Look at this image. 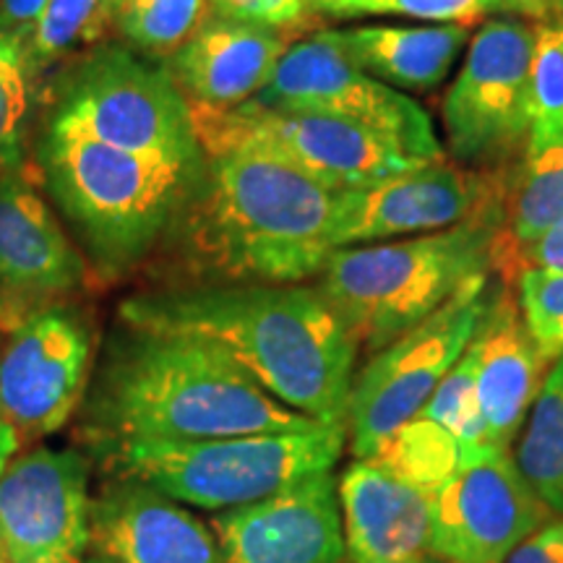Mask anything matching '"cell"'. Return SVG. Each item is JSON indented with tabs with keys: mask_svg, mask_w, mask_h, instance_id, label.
<instances>
[{
	"mask_svg": "<svg viewBox=\"0 0 563 563\" xmlns=\"http://www.w3.org/2000/svg\"><path fill=\"white\" fill-rule=\"evenodd\" d=\"M121 319L220 344L282 405L321 426H347L361 347L316 287H165L125 300Z\"/></svg>",
	"mask_w": 563,
	"mask_h": 563,
	"instance_id": "1",
	"label": "cell"
},
{
	"mask_svg": "<svg viewBox=\"0 0 563 563\" xmlns=\"http://www.w3.org/2000/svg\"><path fill=\"white\" fill-rule=\"evenodd\" d=\"M129 327L112 344L87 418L104 446L207 441L319 428L282 405L220 344L173 329Z\"/></svg>",
	"mask_w": 563,
	"mask_h": 563,
	"instance_id": "2",
	"label": "cell"
},
{
	"mask_svg": "<svg viewBox=\"0 0 563 563\" xmlns=\"http://www.w3.org/2000/svg\"><path fill=\"white\" fill-rule=\"evenodd\" d=\"M336 191L253 150L207 154L203 178L175 222L199 285H298L334 249Z\"/></svg>",
	"mask_w": 563,
	"mask_h": 563,
	"instance_id": "3",
	"label": "cell"
},
{
	"mask_svg": "<svg viewBox=\"0 0 563 563\" xmlns=\"http://www.w3.org/2000/svg\"><path fill=\"white\" fill-rule=\"evenodd\" d=\"M40 167L102 274L123 277L165 243L203 178V167L45 131Z\"/></svg>",
	"mask_w": 563,
	"mask_h": 563,
	"instance_id": "4",
	"label": "cell"
},
{
	"mask_svg": "<svg viewBox=\"0 0 563 563\" xmlns=\"http://www.w3.org/2000/svg\"><path fill=\"white\" fill-rule=\"evenodd\" d=\"M501 217L504 199L431 235L344 245L327 258L316 290L373 355L439 311L470 277L490 272Z\"/></svg>",
	"mask_w": 563,
	"mask_h": 563,
	"instance_id": "5",
	"label": "cell"
},
{
	"mask_svg": "<svg viewBox=\"0 0 563 563\" xmlns=\"http://www.w3.org/2000/svg\"><path fill=\"white\" fill-rule=\"evenodd\" d=\"M347 426L295 433H256L207 441H133L108 446L125 481L159 490L183 506L228 511L249 506L302 477L334 470Z\"/></svg>",
	"mask_w": 563,
	"mask_h": 563,
	"instance_id": "6",
	"label": "cell"
},
{
	"mask_svg": "<svg viewBox=\"0 0 563 563\" xmlns=\"http://www.w3.org/2000/svg\"><path fill=\"white\" fill-rule=\"evenodd\" d=\"M47 131L191 165L207 162L191 104L170 70L136 58L125 47H102L70 70Z\"/></svg>",
	"mask_w": 563,
	"mask_h": 563,
	"instance_id": "7",
	"label": "cell"
},
{
	"mask_svg": "<svg viewBox=\"0 0 563 563\" xmlns=\"http://www.w3.org/2000/svg\"><path fill=\"white\" fill-rule=\"evenodd\" d=\"M490 298L488 272L475 274L439 311L373 352L355 376L347 410L355 460H371L399 426L418 418L441 378L470 347Z\"/></svg>",
	"mask_w": 563,
	"mask_h": 563,
	"instance_id": "8",
	"label": "cell"
},
{
	"mask_svg": "<svg viewBox=\"0 0 563 563\" xmlns=\"http://www.w3.org/2000/svg\"><path fill=\"white\" fill-rule=\"evenodd\" d=\"M191 121L203 154L222 150L269 154L332 191L365 188L422 162L363 125L316 112L277 110L256 102L230 110L191 104Z\"/></svg>",
	"mask_w": 563,
	"mask_h": 563,
	"instance_id": "9",
	"label": "cell"
},
{
	"mask_svg": "<svg viewBox=\"0 0 563 563\" xmlns=\"http://www.w3.org/2000/svg\"><path fill=\"white\" fill-rule=\"evenodd\" d=\"M251 102L340 118L389 139L415 159H443L426 108L405 91L391 89L357 68L334 30L292 42L274 68L269 84Z\"/></svg>",
	"mask_w": 563,
	"mask_h": 563,
	"instance_id": "10",
	"label": "cell"
},
{
	"mask_svg": "<svg viewBox=\"0 0 563 563\" xmlns=\"http://www.w3.org/2000/svg\"><path fill=\"white\" fill-rule=\"evenodd\" d=\"M534 26L488 19L467 42L460 74L441 102L446 146L464 165H496L530 141Z\"/></svg>",
	"mask_w": 563,
	"mask_h": 563,
	"instance_id": "11",
	"label": "cell"
},
{
	"mask_svg": "<svg viewBox=\"0 0 563 563\" xmlns=\"http://www.w3.org/2000/svg\"><path fill=\"white\" fill-rule=\"evenodd\" d=\"M509 173L446 159L420 162L365 188L336 191L334 249L431 235L504 199Z\"/></svg>",
	"mask_w": 563,
	"mask_h": 563,
	"instance_id": "12",
	"label": "cell"
},
{
	"mask_svg": "<svg viewBox=\"0 0 563 563\" xmlns=\"http://www.w3.org/2000/svg\"><path fill=\"white\" fill-rule=\"evenodd\" d=\"M553 514L519 473L511 449L464 456L456 475L431 498V548L443 563H504Z\"/></svg>",
	"mask_w": 563,
	"mask_h": 563,
	"instance_id": "13",
	"label": "cell"
},
{
	"mask_svg": "<svg viewBox=\"0 0 563 563\" xmlns=\"http://www.w3.org/2000/svg\"><path fill=\"white\" fill-rule=\"evenodd\" d=\"M0 344V412L19 435L60 431L79 407L91 365V329L79 308L32 313Z\"/></svg>",
	"mask_w": 563,
	"mask_h": 563,
	"instance_id": "14",
	"label": "cell"
},
{
	"mask_svg": "<svg viewBox=\"0 0 563 563\" xmlns=\"http://www.w3.org/2000/svg\"><path fill=\"white\" fill-rule=\"evenodd\" d=\"M91 545L89 464L40 446L0 473V548L9 563H84Z\"/></svg>",
	"mask_w": 563,
	"mask_h": 563,
	"instance_id": "15",
	"label": "cell"
},
{
	"mask_svg": "<svg viewBox=\"0 0 563 563\" xmlns=\"http://www.w3.org/2000/svg\"><path fill=\"white\" fill-rule=\"evenodd\" d=\"M84 258L24 173H0V329L63 302L84 285Z\"/></svg>",
	"mask_w": 563,
	"mask_h": 563,
	"instance_id": "16",
	"label": "cell"
},
{
	"mask_svg": "<svg viewBox=\"0 0 563 563\" xmlns=\"http://www.w3.org/2000/svg\"><path fill=\"white\" fill-rule=\"evenodd\" d=\"M224 563H347L340 490L332 470L308 475L264 501L211 519Z\"/></svg>",
	"mask_w": 563,
	"mask_h": 563,
	"instance_id": "17",
	"label": "cell"
},
{
	"mask_svg": "<svg viewBox=\"0 0 563 563\" xmlns=\"http://www.w3.org/2000/svg\"><path fill=\"white\" fill-rule=\"evenodd\" d=\"M91 545L115 563H224L214 532L201 519L125 477L91 501Z\"/></svg>",
	"mask_w": 563,
	"mask_h": 563,
	"instance_id": "18",
	"label": "cell"
},
{
	"mask_svg": "<svg viewBox=\"0 0 563 563\" xmlns=\"http://www.w3.org/2000/svg\"><path fill=\"white\" fill-rule=\"evenodd\" d=\"M290 32L214 13L170 58V76L188 104L230 110L269 84Z\"/></svg>",
	"mask_w": 563,
	"mask_h": 563,
	"instance_id": "19",
	"label": "cell"
},
{
	"mask_svg": "<svg viewBox=\"0 0 563 563\" xmlns=\"http://www.w3.org/2000/svg\"><path fill=\"white\" fill-rule=\"evenodd\" d=\"M470 347L475 355L477 399L488 428V443L511 449L543 386L548 363L527 332L517 295L509 285L493 292Z\"/></svg>",
	"mask_w": 563,
	"mask_h": 563,
	"instance_id": "20",
	"label": "cell"
},
{
	"mask_svg": "<svg viewBox=\"0 0 563 563\" xmlns=\"http://www.w3.org/2000/svg\"><path fill=\"white\" fill-rule=\"evenodd\" d=\"M344 543L352 563H407L431 548V496L371 460H355L340 481Z\"/></svg>",
	"mask_w": 563,
	"mask_h": 563,
	"instance_id": "21",
	"label": "cell"
},
{
	"mask_svg": "<svg viewBox=\"0 0 563 563\" xmlns=\"http://www.w3.org/2000/svg\"><path fill=\"white\" fill-rule=\"evenodd\" d=\"M334 34L357 68L405 95L439 89L470 42L460 24H361Z\"/></svg>",
	"mask_w": 563,
	"mask_h": 563,
	"instance_id": "22",
	"label": "cell"
},
{
	"mask_svg": "<svg viewBox=\"0 0 563 563\" xmlns=\"http://www.w3.org/2000/svg\"><path fill=\"white\" fill-rule=\"evenodd\" d=\"M563 222V136L538 150H527L525 165L509 175L504 191V217L493 241L490 269L501 272L525 245Z\"/></svg>",
	"mask_w": 563,
	"mask_h": 563,
	"instance_id": "23",
	"label": "cell"
},
{
	"mask_svg": "<svg viewBox=\"0 0 563 563\" xmlns=\"http://www.w3.org/2000/svg\"><path fill=\"white\" fill-rule=\"evenodd\" d=\"M519 473L553 517H563V357L545 373L540 394L517 435Z\"/></svg>",
	"mask_w": 563,
	"mask_h": 563,
	"instance_id": "24",
	"label": "cell"
},
{
	"mask_svg": "<svg viewBox=\"0 0 563 563\" xmlns=\"http://www.w3.org/2000/svg\"><path fill=\"white\" fill-rule=\"evenodd\" d=\"M464 456V446L446 428L418 415L399 426L371 462L433 498L456 475Z\"/></svg>",
	"mask_w": 563,
	"mask_h": 563,
	"instance_id": "25",
	"label": "cell"
},
{
	"mask_svg": "<svg viewBox=\"0 0 563 563\" xmlns=\"http://www.w3.org/2000/svg\"><path fill=\"white\" fill-rule=\"evenodd\" d=\"M40 74L26 34L0 26V173L19 170L24 159Z\"/></svg>",
	"mask_w": 563,
	"mask_h": 563,
	"instance_id": "26",
	"label": "cell"
},
{
	"mask_svg": "<svg viewBox=\"0 0 563 563\" xmlns=\"http://www.w3.org/2000/svg\"><path fill=\"white\" fill-rule=\"evenodd\" d=\"M209 19V0H115L112 24L133 51L173 58Z\"/></svg>",
	"mask_w": 563,
	"mask_h": 563,
	"instance_id": "27",
	"label": "cell"
},
{
	"mask_svg": "<svg viewBox=\"0 0 563 563\" xmlns=\"http://www.w3.org/2000/svg\"><path fill=\"white\" fill-rule=\"evenodd\" d=\"M563 136V16L534 26L530 63V141L538 150Z\"/></svg>",
	"mask_w": 563,
	"mask_h": 563,
	"instance_id": "28",
	"label": "cell"
},
{
	"mask_svg": "<svg viewBox=\"0 0 563 563\" xmlns=\"http://www.w3.org/2000/svg\"><path fill=\"white\" fill-rule=\"evenodd\" d=\"M112 11L115 0H47L26 34V45L40 70L100 37L112 21Z\"/></svg>",
	"mask_w": 563,
	"mask_h": 563,
	"instance_id": "29",
	"label": "cell"
},
{
	"mask_svg": "<svg viewBox=\"0 0 563 563\" xmlns=\"http://www.w3.org/2000/svg\"><path fill=\"white\" fill-rule=\"evenodd\" d=\"M420 418H428L446 428L467 454L488 446V428H485L481 399H477L473 347L464 350L454 368L441 378L431 399L420 410Z\"/></svg>",
	"mask_w": 563,
	"mask_h": 563,
	"instance_id": "30",
	"label": "cell"
},
{
	"mask_svg": "<svg viewBox=\"0 0 563 563\" xmlns=\"http://www.w3.org/2000/svg\"><path fill=\"white\" fill-rule=\"evenodd\" d=\"M511 285L527 332L543 361L555 363L563 357V272L532 266L519 272Z\"/></svg>",
	"mask_w": 563,
	"mask_h": 563,
	"instance_id": "31",
	"label": "cell"
},
{
	"mask_svg": "<svg viewBox=\"0 0 563 563\" xmlns=\"http://www.w3.org/2000/svg\"><path fill=\"white\" fill-rule=\"evenodd\" d=\"M496 11V0H363L361 16H407L428 24L473 26Z\"/></svg>",
	"mask_w": 563,
	"mask_h": 563,
	"instance_id": "32",
	"label": "cell"
},
{
	"mask_svg": "<svg viewBox=\"0 0 563 563\" xmlns=\"http://www.w3.org/2000/svg\"><path fill=\"white\" fill-rule=\"evenodd\" d=\"M209 5L220 16L287 32L295 30L302 21V13H306L302 0H209Z\"/></svg>",
	"mask_w": 563,
	"mask_h": 563,
	"instance_id": "33",
	"label": "cell"
},
{
	"mask_svg": "<svg viewBox=\"0 0 563 563\" xmlns=\"http://www.w3.org/2000/svg\"><path fill=\"white\" fill-rule=\"evenodd\" d=\"M532 266H540V269H559L563 272V222L555 224L545 232L543 238L519 249L509 258V264L504 266L501 274L506 285H511L514 277H517L522 269H532Z\"/></svg>",
	"mask_w": 563,
	"mask_h": 563,
	"instance_id": "34",
	"label": "cell"
},
{
	"mask_svg": "<svg viewBox=\"0 0 563 563\" xmlns=\"http://www.w3.org/2000/svg\"><path fill=\"white\" fill-rule=\"evenodd\" d=\"M504 563H563V517L548 519Z\"/></svg>",
	"mask_w": 563,
	"mask_h": 563,
	"instance_id": "35",
	"label": "cell"
},
{
	"mask_svg": "<svg viewBox=\"0 0 563 563\" xmlns=\"http://www.w3.org/2000/svg\"><path fill=\"white\" fill-rule=\"evenodd\" d=\"M45 3L47 0H0V26L19 34H30Z\"/></svg>",
	"mask_w": 563,
	"mask_h": 563,
	"instance_id": "36",
	"label": "cell"
},
{
	"mask_svg": "<svg viewBox=\"0 0 563 563\" xmlns=\"http://www.w3.org/2000/svg\"><path fill=\"white\" fill-rule=\"evenodd\" d=\"M496 11L506 13V16H525L534 21L555 16L551 0H496Z\"/></svg>",
	"mask_w": 563,
	"mask_h": 563,
	"instance_id": "37",
	"label": "cell"
},
{
	"mask_svg": "<svg viewBox=\"0 0 563 563\" xmlns=\"http://www.w3.org/2000/svg\"><path fill=\"white\" fill-rule=\"evenodd\" d=\"M363 0H302L306 9L319 13H332V16H361Z\"/></svg>",
	"mask_w": 563,
	"mask_h": 563,
	"instance_id": "38",
	"label": "cell"
},
{
	"mask_svg": "<svg viewBox=\"0 0 563 563\" xmlns=\"http://www.w3.org/2000/svg\"><path fill=\"white\" fill-rule=\"evenodd\" d=\"M16 449H19V433L13 431L11 422L3 418V412H0V473L9 467L11 456L16 454Z\"/></svg>",
	"mask_w": 563,
	"mask_h": 563,
	"instance_id": "39",
	"label": "cell"
},
{
	"mask_svg": "<svg viewBox=\"0 0 563 563\" xmlns=\"http://www.w3.org/2000/svg\"><path fill=\"white\" fill-rule=\"evenodd\" d=\"M407 563H443L441 559H435V555H420V559H415V561H407Z\"/></svg>",
	"mask_w": 563,
	"mask_h": 563,
	"instance_id": "40",
	"label": "cell"
},
{
	"mask_svg": "<svg viewBox=\"0 0 563 563\" xmlns=\"http://www.w3.org/2000/svg\"><path fill=\"white\" fill-rule=\"evenodd\" d=\"M84 563H115V561H110V559H104V555H91V559H87Z\"/></svg>",
	"mask_w": 563,
	"mask_h": 563,
	"instance_id": "41",
	"label": "cell"
},
{
	"mask_svg": "<svg viewBox=\"0 0 563 563\" xmlns=\"http://www.w3.org/2000/svg\"><path fill=\"white\" fill-rule=\"evenodd\" d=\"M551 3H553L555 16H563V0H551Z\"/></svg>",
	"mask_w": 563,
	"mask_h": 563,
	"instance_id": "42",
	"label": "cell"
},
{
	"mask_svg": "<svg viewBox=\"0 0 563 563\" xmlns=\"http://www.w3.org/2000/svg\"><path fill=\"white\" fill-rule=\"evenodd\" d=\"M0 563H9V559H5V553H3V548H0Z\"/></svg>",
	"mask_w": 563,
	"mask_h": 563,
	"instance_id": "43",
	"label": "cell"
}]
</instances>
